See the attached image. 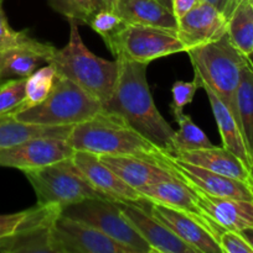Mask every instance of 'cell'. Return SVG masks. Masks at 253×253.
<instances>
[{
	"mask_svg": "<svg viewBox=\"0 0 253 253\" xmlns=\"http://www.w3.org/2000/svg\"><path fill=\"white\" fill-rule=\"evenodd\" d=\"M118 63L113 94L104 109L121 115L131 127L171 155L175 130L164 119L150 93L148 64L116 56Z\"/></svg>",
	"mask_w": 253,
	"mask_h": 253,
	"instance_id": "6da1fadb",
	"label": "cell"
},
{
	"mask_svg": "<svg viewBox=\"0 0 253 253\" xmlns=\"http://www.w3.org/2000/svg\"><path fill=\"white\" fill-rule=\"evenodd\" d=\"M68 142L74 151L96 156H130L176 172L166 151L139 133L121 115L106 109L89 120L72 126Z\"/></svg>",
	"mask_w": 253,
	"mask_h": 253,
	"instance_id": "7a4b0ae2",
	"label": "cell"
},
{
	"mask_svg": "<svg viewBox=\"0 0 253 253\" xmlns=\"http://www.w3.org/2000/svg\"><path fill=\"white\" fill-rule=\"evenodd\" d=\"M68 22V42L62 48H55L47 63L56 69L57 76L76 83L104 106L113 94L118 63L116 59L108 61L89 51L79 35L78 22Z\"/></svg>",
	"mask_w": 253,
	"mask_h": 253,
	"instance_id": "3957f363",
	"label": "cell"
},
{
	"mask_svg": "<svg viewBox=\"0 0 253 253\" xmlns=\"http://www.w3.org/2000/svg\"><path fill=\"white\" fill-rule=\"evenodd\" d=\"M186 53L192 64L193 73L200 77L201 83L217 94L240 123L236 93L248 57L233 46L227 34L217 41L189 49Z\"/></svg>",
	"mask_w": 253,
	"mask_h": 253,
	"instance_id": "277c9868",
	"label": "cell"
},
{
	"mask_svg": "<svg viewBox=\"0 0 253 253\" xmlns=\"http://www.w3.org/2000/svg\"><path fill=\"white\" fill-rule=\"evenodd\" d=\"M104 110L98 99L69 79L57 76L51 93L42 103L19 109L12 116L24 123L41 126H74Z\"/></svg>",
	"mask_w": 253,
	"mask_h": 253,
	"instance_id": "5b68a950",
	"label": "cell"
},
{
	"mask_svg": "<svg viewBox=\"0 0 253 253\" xmlns=\"http://www.w3.org/2000/svg\"><path fill=\"white\" fill-rule=\"evenodd\" d=\"M24 174L36 194L39 205H55L63 210L86 199L102 198L87 182L73 157L26 169Z\"/></svg>",
	"mask_w": 253,
	"mask_h": 253,
	"instance_id": "8992f818",
	"label": "cell"
},
{
	"mask_svg": "<svg viewBox=\"0 0 253 253\" xmlns=\"http://www.w3.org/2000/svg\"><path fill=\"white\" fill-rule=\"evenodd\" d=\"M104 43L114 57L123 56L145 64L163 57L186 52L176 31L126 22Z\"/></svg>",
	"mask_w": 253,
	"mask_h": 253,
	"instance_id": "52a82bcc",
	"label": "cell"
},
{
	"mask_svg": "<svg viewBox=\"0 0 253 253\" xmlns=\"http://www.w3.org/2000/svg\"><path fill=\"white\" fill-rule=\"evenodd\" d=\"M61 214L96 227L134 253H153L148 242L123 214L119 203L102 198L86 199L64 208Z\"/></svg>",
	"mask_w": 253,
	"mask_h": 253,
	"instance_id": "ba28073f",
	"label": "cell"
},
{
	"mask_svg": "<svg viewBox=\"0 0 253 253\" xmlns=\"http://www.w3.org/2000/svg\"><path fill=\"white\" fill-rule=\"evenodd\" d=\"M146 210L197 253H222L218 236L223 229L202 214L183 211L150 202Z\"/></svg>",
	"mask_w": 253,
	"mask_h": 253,
	"instance_id": "9c48e42d",
	"label": "cell"
},
{
	"mask_svg": "<svg viewBox=\"0 0 253 253\" xmlns=\"http://www.w3.org/2000/svg\"><path fill=\"white\" fill-rule=\"evenodd\" d=\"M51 247L52 253H134L96 227L62 214L52 224Z\"/></svg>",
	"mask_w": 253,
	"mask_h": 253,
	"instance_id": "30bf717a",
	"label": "cell"
},
{
	"mask_svg": "<svg viewBox=\"0 0 253 253\" xmlns=\"http://www.w3.org/2000/svg\"><path fill=\"white\" fill-rule=\"evenodd\" d=\"M62 209L55 205L31 208L26 221L11 236L0 241L2 253H52L51 229Z\"/></svg>",
	"mask_w": 253,
	"mask_h": 253,
	"instance_id": "8fae6325",
	"label": "cell"
},
{
	"mask_svg": "<svg viewBox=\"0 0 253 253\" xmlns=\"http://www.w3.org/2000/svg\"><path fill=\"white\" fill-rule=\"evenodd\" d=\"M73 153L74 150L69 145L68 137H36L0 150V167L16 168L24 172L72 157Z\"/></svg>",
	"mask_w": 253,
	"mask_h": 253,
	"instance_id": "7c38bea8",
	"label": "cell"
},
{
	"mask_svg": "<svg viewBox=\"0 0 253 253\" xmlns=\"http://www.w3.org/2000/svg\"><path fill=\"white\" fill-rule=\"evenodd\" d=\"M73 161L92 188L103 199L119 204H148L136 189L122 180L108 166L104 165L98 156L83 151H74Z\"/></svg>",
	"mask_w": 253,
	"mask_h": 253,
	"instance_id": "4fadbf2b",
	"label": "cell"
},
{
	"mask_svg": "<svg viewBox=\"0 0 253 253\" xmlns=\"http://www.w3.org/2000/svg\"><path fill=\"white\" fill-rule=\"evenodd\" d=\"M228 19L221 10L208 1H202L178 20L176 35L186 52L195 47L211 43L227 34Z\"/></svg>",
	"mask_w": 253,
	"mask_h": 253,
	"instance_id": "5bb4252c",
	"label": "cell"
},
{
	"mask_svg": "<svg viewBox=\"0 0 253 253\" xmlns=\"http://www.w3.org/2000/svg\"><path fill=\"white\" fill-rule=\"evenodd\" d=\"M169 158L176 173L190 187L213 197L253 200V193L248 183L211 172L171 155H169Z\"/></svg>",
	"mask_w": 253,
	"mask_h": 253,
	"instance_id": "9a60e30c",
	"label": "cell"
},
{
	"mask_svg": "<svg viewBox=\"0 0 253 253\" xmlns=\"http://www.w3.org/2000/svg\"><path fill=\"white\" fill-rule=\"evenodd\" d=\"M149 204V203H148ZM148 204H119L130 224L149 244L153 253H197L146 210Z\"/></svg>",
	"mask_w": 253,
	"mask_h": 253,
	"instance_id": "2e32d148",
	"label": "cell"
},
{
	"mask_svg": "<svg viewBox=\"0 0 253 253\" xmlns=\"http://www.w3.org/2000/svg\"><path fill=\"white\" fill-rule=\"evenodd\" d=\"M192 189L203 216L221 229L241 231L253 226V200L213 197L195 188Z\"/></svg>",
	"mask_w": 253,
	"mask_h": 253,
	"instance_id": "e0dca14e",
	"label": "cell"
},
{
	"mask_svg": "<svg viewBox=\"0 0 253 253\" xmlns=\"http://www.w3.org/2000/svg\"><path fill=\"white\" fill-rule=\"evenodd\" d=\"M98 157L122 180L136 190L173 178L181 179L180 175L174 170L141 158L130 157V156H98Z\"/></svg>",
	"mask_w": 253,
	"mask_h": 253,
	"instance_id": "ac0fdd59",
	"label": "cell"
},
{
	"mask_svg": "<svg viewBox=\"0 0 253 253\" xmlns=\"http://www.w3.org/2000/svg\"><path fill=\"white\" fill-rule=\"evenodd\" d=\"M178 160L185 161L191 165L198 166L201 168L235 178L250 184V168L226 147H211L198 148L192 151H184L174 155Z\"/></svg>",
	"mask_w": 253,
	"mask_h": 253,
	"instance_id": "d6986e66",
	"label": "cell"
},
{
	"mask_svg": "<svg viewBox=\"0 0 253 253\" xmlns=\"http://www.w3.org/2000/svg\"><path fill=\"white\" fill-rule=\"evenodd\" d=\"M201 88L205 90L208 101H210L211 110H212L213 118L217 124L223 147L235 153L250 168L253 162V155L248 147V143L246 141L245 133H243L240 123L212 89H210L206 84L202 83H201Z\"/></svg>",
	"mask_w": 253,
	"mask_h": 253,
	"instance_id": "ffe728a7",
	"label": "cell"
},
{
	"mask_svg": "<svg viewBox=\"0 0 253 253\" xmlns=\"http://www.w3.org/2000/svg\"><path fill=\"white\" fill-rule=\"evenodd\" d=\"M54 44L30 39L19 47L5 49L4 62L0 72V81L6 79H24L31 76L41 63H47Z\"/></svg>",
	"mask_w": 253,
	"mask_h": 253,
	"instance_id": "44dd1931",
	"label": "cell"
},
{
	"mask_svg": "<svg viewBox=\"0 0 253 253\" xmlns=\"http://www.w3.org/2000/svg\"><path fill=\"white\" fill-rule=\"evenodd\" d=\"M114 11L126 24L161 27L176 31L175 15L158 0H117Z\"/></svg>",
	"mask_w": 253,
	"mask_h": 253,
	"instance_id": "7402d4cb",
	"label": "cell"
},
{
	"mask_svg": "<svg viewBox=\"0 0 253 253\" xmlns=\"http://www.w3.org/2000/svg\"><path fill=\"white\" fill-rule=\"evenodd\" d=\"M141 197L150 203L165 205L183 211L202 214L196 203L192 188L179 178L163 180L138 189ZM203 215V214H202Z\"/></svg>",
	"mask_w": 253,
	"mask_h": 253,
	"instance_id": "603a6c76",
	"label": "cell"
},
{
	"mask_svg": "<svg viewBox=\"0 0 253 253\" xmlns=\"http://www.w3.org/2000/svg\"><path fill=\"white\" fill-rule=\"evenodd\" d=\"M72 126H41L19 121L12 114L0 115V150L12 147L15 145L46 136L68 137Z\"/></svg>",
	"mask_w": 253,
	"mask_h": 253,
	"instance_id": "cb8c5ba5",
	"label": "cell"
},
{
	"mask_svg": "<svg viewBox=\"0 0 253 253\" xmlns=\"http://www.w3.org/2000/svg\"><path fill=\"white\" fill-rule=\"evenodd\" d=\"M227 35L233 46L246 57L253 54V9L250 0L241 2L228 17Z\"/></svg>",
	"mask_w": 253,
	"mask_h": 253,
	"instance_id": "d4e9b609",
	"label": "cell"
},
{
	"mask_svg": "<svg viewBox=\"0 0 253 253\" xmlns=\"http://www.w3.org/2000/svg\"><path fill=\"white\" fill-rule=\"evenodd\" d=\"M236 103L240 123L251 152L253 147V64L250 57L241 73L240 84L236 93ZM253 155V153H252Z\"/></svg>",
	"mask_w": 253,
	"mask_h": 253,
	"instance_id": "484cf974",
	"label": "cell"
},
{
	"mask_svg": "<svg viewBox=\"0 0 253 253\" xmlns=\"http://www.w3.org/2000/svg\"><path fill=\"white\" fill-rule=\"evenodd\" d=\"M173 115L176 123L179 124V130L174 133L171 156L184 151H192L213 146L207 135L193 123L190 116L184 114V111L175 113Z\"/></svg>",
	"mask_w": 253,
	"mask_h": 253,
	"instance_id": "4316f807",
	"label": "cell"
},
{
	"mask_svg": "<svg viewBox=\"0 0 253 253\" xmlns=\"http://www.w3.org/2000/svg\"><path fill=\"white\" fill-rule=\"evenodd\" d=\"M56 78V69L49 63L47 66L36 69L31 76L27 77L26 85H25L26 96H25V101L20 109L30 108V106L42 103L51 93Z\"/></svg>",
	"mask_w": 253,
	"mask_h": 253,
	"instance_id": "83f0119b",
	"label": "cell"
},
{
	"mask_svg": "<svg viewBox=\"0 0 253 253\" xmlns=\"http://www.w3.org/2000/svg\"><path fill=\"white\" fill-rule=\"evenodd\" d=\"M47 2L54 11L59 12L67 20L86 25L89 24L93 15L101 9L97 0H47Z\"/></svg>",
	"mask_w": 253,
	"mask_h": 253,
	"instance_id": "f1b7e54d",
	"label": "cell"
},
{
	"mask_svg": "<svg viewBox=\"0 0 253 253\" xmlns=\"http://www.w3.org/2000/svg\"><path fill=\"white\" fill-rule=\"evenodd\" d=\"M26 78L6 79L0 84V115L11 114L21 108L25 101Z\"/></svg>",
	"mask_w": 253,
	"mask_h": 253,
	"instance_id": "f546056e",
	"label": "cell"
},
{
	"mask_svg": "<svg viewBox=\"0 0 253 253\" xmlns=\"http://www.w3.org/2000/svg\"><path fill=\"white\" fill-rule=\"evenodd\" d=\"M198 88H201V79L196 73L191 82H174L173 86H171V95H173L170 103L171 114L183 113L184 108L191 104L193 95H195Z\"/></svg>",
	"mask_w": 253,
	"mask_h": 253,
	"instance_id": "4dcf8cb0",
	"label": "cell"
},
{
	"mask_svg": "<svg viewBox=\"0 0 253 253\" xmlns=\"http://www.w3.org/2000/svg\"><path fill=\"white\" fill-rule=\"evenodd\" d=\"M124 20L114 10L99 9L89 21V27L106 42L117 30L121 29Z\"/></svg>",
	"mask_w": 253,
	"mask_h": 253,
	"instance_id": "1f68e13d",
	"label": "cell"
},
{
	"mask_svg": "<svg viewBox=\"0 0 253 253\" xmlns=\"http://www.w3.org/2000/svg\"><path fill=\"white\" fill-rule=\"evenodd\" d=\"M31 36H29L27 31H15L9 25L4 10H2V1H0V49L14 48L21 44L26 43Z\"/></svg>",
	"mask_w": 253,
	"mask_h": 253,
	"instance_id": "d6a6232c",
	"label": "cell"
},
{
	"mask_svg": "<svg viewBox=\"0 0 253 253\" xmlns=\"http://www.w3.org/2000/svg\"><path fill=\"white\" fill-rule=\"evenodd\" d=\"M218 245L222 253H253V249L240 231L223 230L218 236Z\"/></svg>",
	"mask_w": 253,
	"mask_h": 253,
	"instance_id": "836d02e7",
	"label": "cell"
},
{
	"mask_svg": "<svg viewBox=\"0 0 253 253\" xmlns=\"http://www.w3.org/2000/svg\"><path fill=\"white\" fill-rule=\"evenodd\" d=\"M30 210H31V208L22 210V211L14 212V214L0 215V241L14 235L24 225L27 216H29Z\"/></svg>",
	"mask_w": 253,
	"mask_h": 253,
	"instance_id": "e575fe53",
	"label": "cell"
},
{
	"mask_svg": "<svg viewBox=\"0 0 253 253\" xmlns=\"http://www.w3.org/2000/svg\"><path fill=\"white\" fill-rule=\"evenodd\" d=\"M201 1L202 0H173L171 1V9H173L176 20H180L184 15H186L193 7L197 6Z\"/></svg>",
	"mask_w": 253,
	"mask_h": 253,
	"instance_id": "d590c367",
	"label": "cell"
},
{
	"mask_svg": "<svg viewBox=\"0 0 253 253\" xmlns=\"http://www.w3.org/2000/svg\"><path fill=\"white\" fill-rule=\"evenodd\" d=\"M205 1H208L210 4H212L213 6H216L218 10H221L225 14V10L227 9L230 0H205Z\"/></svg>",
	"mask_w": 253,
	"mask_h": 253,
	"instance_id": "8d00e7d4",
	"label": "cell"
},
{
	"mask_svg": "<svg viewBox=\"0 0 253 253\" xmlns=\"http://www.w3.org/2000/svg\"><path fill=\"white\" fill-rule=\"evenodd\" d=\"M240 234L242 235L246 240H247V242L251 245V247L253 249V226L241 230Z\"/></svg>",
	"mask_w": 253,
	"mask_h": 253,
	"instance_id": "74e56055",
	"label": "cell"
},
{
	"mask_svg": "<svg viewBox=\"0 0 253 253\" xmlns=\"http://www.w3.org/2000/svg\"><path fill=\"white\" fill-rule=\"evenodd\" d=\"M242 1H245V0H230L227 9L225 10V16L228 19V17H230V15L233 12V10H235L236 7H237Z\"/></svg>",
	"mask_w": 253,
	"mask_h": 253,
	"instance_id": "f35d334b",
	"label": "cell"
},
{
	"mask_svg": "<svg viewBox=\"0 0 253 253\" xmlns=\"http://www.w3.org/2000/svg\"><path fill=\"white\" fill-rule=\"evenodd\" d=\"M97 1H98V5L101 9H108V10L116 9L117 0H97Z\"/></svg>",
	"mask_w": 253,
	"mask_h": 253,
	"instance_id": "ab89813d",
	"label": "cell"
},
{
	"mask_svg": "<svg viewBox=\"0 0 253 253\" xmlns=\"http://www.w3.org/2000/svg\"><path fill=\"white\" fill-rule=\"evenodd\" d=\"M250 187H251V189H252V193H253V162L250 167Z\"/></svg>",
	"mask_w": 253,
	"mask_h": 253,
	"instance_id": "60d3db41",
	"label": "cell"
},
{
	"mask_svg": "<svg viewBox=\"0 0 253 253\" xmlns=\"http://www.w3.org/2000/svg\"><path fill=\"white\" fill-rule=\"evenodd\" d=\"M158 1L161 2L164 6H166L168 9H170L171 11H173V9H171V1H173V0H158Z\"/></svg>",
	"mask_w": 253,
	"mask_h": 253,
	"instance_id": "b9f144b4",
	"label": "cell"
},
{
	"mask_svg": "<svg viewBox=\"0 0 253 253\" xmlns=\"http://www.w3.org/2000/svg\"><path fill=\"white\" fill-rule=\"evenodd\" d=\"M4 57H5V49H0V72H1V68H2Z\"/></svg>",
	"mask_w": 253,
	"mask_h": 253,
	"instance_id": "7bdbcfd3",
	"label": "cell"
},
{
	"mask_svg": "<svg viewBox=\"0 0 253 253\" xmlns=\"http://www.w3.org/2000/svg\"><path fill=\"white\" fill-rule=\"evenodd\" d=\"M250 59H251V62H252V64H253V54L250 57Z\"/></svg>",
	"mask_w": 253,
	"mask_h": 253,
	"instance_id": "ee69618b",
	"label": "cell"
},
{
	"mask_svg": "<svg viewBox=\"0 0 253 253\" xmlns=\"http://www.w3.org/2000/svg\"><path fill=\"white\" fill-rule=\"evenodd\" d=\"M250 2H251V6H252V9H253V0H250Z\"/></svg>",
	"mask_w": 253,
	"mask_h": 253,
	"instance_id": "f6af8a7d",
	"label": "cell"
},
{
	"mask_svg": "<svg viewBox=\"0 0 253 253\" xmlns=\"http://www.w3.org/2000/svg\"><path fill=\"white\" fill-rule=\"evenodd\" d=\"M252 153H253V147H252Z\"/></svg>",
	"mask_w": 253,
	"mask_h": 253,
	"instance_id": "bcb514c9",
	"label": "cell"
},
{
	"mask_svg": "<svg viewBox=\"0 0 253 253\" xmlns=\"http://www.w3.org/2000/svg\"><path fill=\"white\" fill-rule=\"evenodd\" d=\"M0 1H2V0H0Z\"/></svg>",
	"mask_w": 253,
	"mask_h": 253,
	"instance_id": "7dc6e473",
	"label": "cell"
}]
</instances>
